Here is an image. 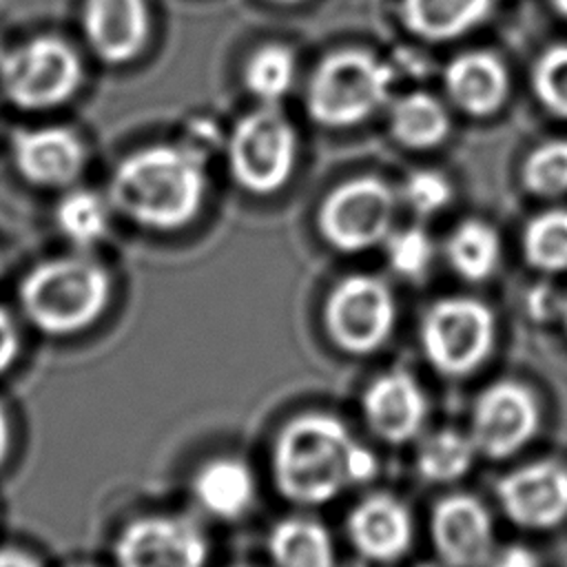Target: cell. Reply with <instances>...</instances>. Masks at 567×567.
Here are the masks:
<instances>
[{
    "mask_svg": "<svg viewBox=\"0 0 567 567\" xmlns=\"http://www.w3.org/2000/svg\"><path fill=\"white\" fill-rule=\"evenodd\" d=\"M377 470V456L328 414H301L288 421L272 447L275 485L297 505L328 503L348 485L372 481Z\"/></svg>",
    "mask_w": 567,
    "mask_h": 567,
    "instance_id": "obj_1",
    "label": "cell"
},
{
    "mask_svg": "<svg viewBox=\"0 0 567 567\" xmlns=\"http://www.w3.org/2000/svg\"><path fill=\"white\" fill-rule=\"evenodd\" d=\"M111 204L140 226L175 230L202 208L204 159L184 144H153L126 155L113 171Z\"/></svg>",
    "mask_w": 567,
    "mask_h": 567,
    "instance_id": "obj_2",
    "label": "cell"
},
{
    "mask_svg": "<svg viewBox=\"0 0 567 567\" xmlns=\"http://www.w3.org/2000/svg\"><path fill=\"white\" fill-rule=\"evenodd\" d=\"M109 272L89 257H58L38 264L20 286V303L47 334L89 328L109 306Z\"/></svg>",
    "mask_w": 567,
    "mask_h": 567,
    "instance_id": "obj_3",
    "label": "cell"
},
{
    "mask_svg": "<svg viewBox=\"0 0 567 567\" xmlns=\"http://www.w3.org/2000/svg\"><path fill=\"white\" fill-rule=\"evenodd\" d=\"M394 73L368 49L328 53L308 82L306 106L317 124L343 128L368 120L390 95Z\"/></svg>",
    "mask_w": 567,
    "mask_h": 567,
    "instance_id": "obj_4",
    "label": "cell"
},
{
    "mask_svg": "<svg viewBox=\"0 0 567 567\" xmlns=\"http://www.w3.org/2000/svg\"><path fill=\"white\" fill-rule=\"evenodd\" d=\"M297 135L275 104L246 113L226 140V159L233 179L248 193L279 190L292 175Z\"/></svg>",
    "mask_w": 567,
    "mask_h": 567,
    "instance_id": "obj_5",
    "label": "cell"
},
{
    "mask_svg": "<svg viewBox=\"0 0 567 567\" xmlns=\"http://www.w3.org/2000/svg\"><path fill=\"white\" fill-rule=\"evenodd\" d=\"M494 339V312L474 297L439 299L421 319L423 354L441 374L474 372L489 357Z\"/></svg>",
    "mask_w": 567,
    "mask_h": 567,
    "instance_id": "obj_6",
    "label": "cell"
},
{
    "mask_svg": "<svg viewBox=\"0 0 567 567\" xmlns=\"http://www.w3.org/2000/svg\"><path fill=\"white\" fill-rule=\"evenodd\" d=\"M78 53L53 35L33 38L0 58V86L20 109L40 111L66 102L80 86Z\"/></svg>",
    "mask_w": 567,
    "mask_h": 567,
    "instance_id": "obj_7",
    "label": "cell"
},
{
    "mask_svg": "<svg viewBox=\"0 0 567 567\" xmlns=\"http://www.w3.org/2000/svg\"><path fill=\"white\" fill-rule=\"evenodd\" d=\"M394 210V190L381 177L361 175L328 193L319 206L317 226L337 250L359 252L388 239Z\"/></svg>",
    "mask_w": 567,
    "mask_h": 567,
    "instance_id": "obj_8",
    "label": "cell"
},
{
    "mask_svg": "<svg viewBox=\"0 0 567 567\" xmlns=\"http://www.w3.org/2000/svg\"><path fill=\"white\" fill-rule=\"evenodd\" d=\"M396 303L390 288L372 275H350L328 295L323 326L330 341L350 354H370L392 334Z\"/></svg>",
    "mask_w": 567,
    "mask_h": 567,
    "instance_id": "obj_9",
    "label": "cell"
},
{
    "mask_svg": "<svg viewBox=\"0 0 567 567\" xmlns=\"http://www.w3.org/2000/svg\"><path fill=\"white\" fill-rule=\"evenodd\" d=\"M538 425L540 410L532 390L516 381H496L474 401L470 439L476 452L507 458L534 439Z\"/></svg>",
    "mask_w": 567,
    "mask_h": 567,
    "instance_id": "obj_10",
    "label": "cell"
},
{
    "mask_svg": "<svg viewBox=\"0 0 567 567\" xmlns=\"http://www.w3.org/2000/svg\"><path fill=\"white\" fill-rule=\"evenodd\" d=\"M115 558L120 567H204L208 543L193 520L153 514L122 529Z\"/></svg>",
    "mask_w": 567,
    "mask_h": 567,
    "instance_id": "obj_11",
    "label": "cell"
},
{
    "mask_svg": "<svg viewBox=\"0 0 567 567\" xmlns=\"http://www.w3.org/2000/svg\"><path fill=\"white\" fill-rule=\"evenodd\" d=\"M505 516L525 529H551L567 518V470L551 461L523 465L496 485Z\"/></svg>",
    "mask_w": 567,
    "mask_h": 567,
    "instance_id": "obj_12",
    "label": "cell"
},
{
    "mask_svg": "<svg viewBox=\"0 0 567 567\" xmlns=\"http://www.w3.org/2000/svg\"><path fill=\"white\" fill-rule=\"evenodd\" d=\"M430 534L447 567H485L494 554V523L487 507L467 494L436 503Z\"/></svg>",
    "mask_w": 567,
    "mask_h": 567,
    "instance_id": "obj_13",
    "label": "cell"
},
{
    "mask_svg": "<svg viewBox=\"0 0 567 567\" xmlns=\"http://www.w3.org/2000/svg\"><path fill=\"white\" fill-rule=\"evenodd\" d=\"M361 410L368 427L379 439L385 443H405L423 430L427 399L412 374L390 370L365 388Z\"/></svg>",
    "mask_w": 567,
    "mask_h": 567,
    "instance_id": "obj_14",
    "label": "cell"
},
{
    "mask_svg": "<svg viewBox=\"0 0 567 567\" xmlns=\"http://www.w3.org/2000/svg\"><path fill=\"white\" fill-rule=\"evenodd\" d=\"M11 155L29 184L47 188L71 184L86 159L80 137L62 126L18 131L11 140Z\"/></svg>",
    "mask_w": 567,
    "mask_h": 567,
    "instance_id": "obj_15",
    "label": "cell"
},
{
    "mask_svg": "<svg viewBox=\"0 0 567 567\" xmlns=\"http://www.w3.org/2000/svg\"><path fill=\"white\" fill-rule=\"evenodd\" d=\"M82 27L100 60L124 64L148 40L146 0H84Z\"/></svg>",
    "mask_w": 567,
    "mask_h": 567,
    "instance_id": "obj_16",
    "label": "cell"
},
{
    "mask_svg": "<svg viewBox=\"0 0 567 567\" xmlns=\"http://www.w3.org/2000/svg\"><path fill=\"white\" fill-rule=\"evenodd\" d=\"M414 536L408 507L390 494H370L348 516V538L368 560L392 563L401 558Z\"/></svg>",
    "mask_w": 567,
    "mask_h": 567,
    "instance_id": "obj_17",
    "label": "cell"
},
{
    "mask_svg": "<svg viewBox=\"0 0 567 567\" xmlns=\"http://www.w3.org/2000/svg\"><path fill=\"white\" fill-rule=\"evenodd\" d=\"M447 97L463 113L487 117L496 113L509 91V75L501 58L489 51H465L443 71Z\"/></svg>",
    "mask_w": 567,
    "mask_h": 567,
    "instance_id": "obj_18",
    "label": "cell"
},
{
    "mask_svg": "<svg viewBox=\"0 0 567 567\" xmlns=\"http://www.w3.org/2000/svg\"><path fill=\"white\" fill-rule=\"evenodd\" d=\"M193 496L197 505L224 520L239 518L255 501V476L250 467L230 456L206 461L193 476Z\"/></svg>",
    "mask_w": 567,
    "mask_h": 567,
    "instance_id": "obj_19",
    "label": "cell"
},
{
    "mask_svg": "<svg viewBox=\"0 0 567 567\" xmlns=\"http://www.w3.org/2000/svg\"><path fill=\"white\" fill-rule=\"evenodd\" d=\"M492 7L494 0H401V18L410 33L445 42L478 27Z\"/></svg>",
    "mask_w": 567,
    "mask_h": 567,
    "instance_id": "obj_20",
    "label": "cell"
},
{
    "mask_svg": "<svg viewBox=\"0 0 567 567\" xmlns=\"http://www.w3.org/2000/svg\"><path fill=\"white\" fill-rule=\"evenodd\" d=\"M450 128V113L432 93L412 91L390 109V133L405 148H434L447 140Z\"/></svg>",
    "mask_w": 567,
    "mask_h": 567,
    "instance_id": "obj_21",
    "label": "cell"
},
{
    "mask_svg": "<svg viewBox=\"0 0 567 567\" xmlns=\"http://www.w3.org/2000/svg\"><path fill=\"white\" fill-rule=\"evenodd\" d=\"M277 567H334V545L328 529L312 518H284L268 536Z\"/></svg>",
    "mask_w": 567,
    "mask_h": 567,
    "instance_id": "obj_22",
    "label": "cell"
},
{
    "mask_svg": "<svg viewBox=\"0 0 567 567\" xmlns=\"http://www.w3.org/2000/svg\"><path fill=\"white\" fill-rule=\"evenodd\" d=\"M450 266L467 281H483L501 264V237L483 219L461 221L445 244Z\"/></svg>",
    "mask_w": 567,
    "mask_h": 567,
    "instance_id": "obj_23",
    "label": "cell"
},
{
    "mask_svg": "<svg viewBox=\"0 0 567 567\" xmlns=\"http://www.w3.org/2000/svg\"><path fill=\"white\" fill-rule=\"evenodd\" d=\"M474 456L476 447L470 436L443 427L421 441L416 450V472L430 483H454L470 472Z\"/></svg>",
    "mask_w": 567,
    "mask_h": 567,
    "instance_id": "obj_24",
    "label": "cell"
},
{
    "mask_svg": "<svg viewBox=\"0 0 567 567\" xmlns=\"http://www.w3.org/2000/svg\"><path fill=\"white\" fill-rule=\"evenodd\" d=\"M55 224L69 241L89 248L109 230V204L86 188H73L58 202Z\"/></svg>",
    "mask_w": 567,
    "mask_h": 567,
    "instance_id": "obj_25",
    "label": "cell"
},
{
    "mask_svg": "<svg viewBox=\"0 0 567 567\" xmlns=\"http://www.w3.org/2000/svg\"><path fill=\"white\" fill-rule=\"evenodd\" d=\"M523 252L536 270H567V208H549L532 217L523 233Z\"/></svg>",
    "mask_w": 567,
    "mask_h": 567,
    "instance_id": "obj_26",
    "label": "cell"
},
{
    "mask_svg": "<svg viewBox=\"0 0 567 567\" xmlns=\"http://www.w3.org/2000/svg\"><path fill=\"white\" fill-rule=\"evenodd\" d=\"M295 82V55L284 44H264L244 66V84L261 104H277Z\"/></svg>",
    "mask_w": 567,
    "mask_h": 567,
    "instance_id": "obj_27",
    "label": "cell"
},
{
    "mask_svg": "<svg viewBox=\"0 0 567 567\" xmlns=\"http://www.w3.org/2000/svg\"><path fill=\"white\" fill-rule=\"evenodd\" d=\"M523 184L540 197L567 193V140H547L523 162Z\"/></svg>",
    "mask_w": 567,
    "mask_h": 567,
    "instance_id": "obj_28",
    "label": "cell"
},
{
    "mask_svg": "<svg viewBox=\"0 0 567 567\" xmlns=\"http://www.w3.org/2000/svg\"><path fill=\"white\" fill-rule=\"evenodd\" d=\"M532 89L551 115L567 120V42L540 53L532 69Z\"/></svg>",
    "mask_w": 567,
    "mask_h": 567,
    "instance_id": "obj_29",
    "label": "cell"
},
{
    "mask_svg": "<svg viewBox=\"0 0 567 567\" xmlns=\"http://www.w3.org/2000/svg\"><path fill=\"white\" fill-rule=\"evenodd\" d=\"M385 250L390 268L408 279L425 275L434 259L432 237L419 226L390 233L385 239Z\"/></svg>",
    "mask_w": 567,
    "mask_h": 567,
    "instance_id": "obj_30",
    "label": "cell"
},
{
    "mask_svg": "<svg viewBox=\"0 0 567 567\" xmlns=\"http://www.w3.org/2000/svg\"><path fill=\"white\" fill-rule=\"evenodd\" d=\"M403 197L419 215H434L452 199L450 179L434 168L412 171L403 184Z\"/></svg>",
    "mask_w": 567,
    "mask_h": 567,
    "instance_id": "obj_31",
    "label": "cell"
},
{
    "mask_svg": "<svg viewBox=\"0 0 567 567\" xmlns=\"http://www.w3.org/2000/svg\"><path fill=\"white\" fill-rule=\"evenodd\" d=\"M182 144L206 162V157L221 144V131L210 120L202 117L188 126V135Z\"/></svg>",
    "mask_w": 567,
    "mask_h": 567,
    "instance_id": "obj_32",
    "label": "cell"
},
{
    "mask_svg": "<svg viewBox=\"0 0 567 567\" xmlns=\"http://www.w3.org/2000/svg\"><path fill=\"white\" fill-rule=\"evenodd\" d=\"M20 350V337L13 319L0 308V372H4Z\"/></svg>",
    "mask_w": 567,
    "mask_h": 567,
    "instance_id": "obj_33",
    "label": "cell"
},
{
    "mask_svg": "<svg viewBox=\"0 0 567 567\" xmlns=\"http://www.w3.org/2000/svg\"><path fill=\"white\" fill-rule=\"evenodd\" d=\"M487 567H538V558L527 547L509 545V547L492 554Z\"/></svg>",
    "mask_w": 567,
    "mask_h": 567,
    "instance_id": "obj_34",
    "label": "cell"
},
{
    "mask_svg": "<svg viewBox=\"0 0 567 567\" xmlns=\"http://www.w3.org/2000/svg\"><path fill=\"white\" fill-rule=\"evenodd\" d=\"M0 567H38V563L18 549H0Z\"/></svg>",
    "mask_w": 567,
    "mask_h": 567,
    "instance_id": "obj_35",
    "label": "cell"
},
{
    "mask_svg": "<svg viewBox=\"0 0 567 567\" xmlns=\"http://www.w3.org/2000/svg\"><path fill=\"white\" fill-rule=\"evenodd\" d=\"M7 445H9V425H7V416H4V412L0 408V463H2L4 454H7Z\"/></svg>",
    "mask_w": 567,
    "mask_h": 567,
    "instance_id": "obj_36",
    "label": "cell"
},
{
    "mask_svg": "<svg viewBox=\"0 0 567 567\" xmlns=\"http://www.w3.org/2000/svg\"><path fill=\"white\" fill-rule=\"evenodd\" d=\"M551 4H554V9H556L560 16L567 18V0H551Z\"/></svg>",
    "mask_w": 567,
    "mask_h": 567,
    "instance_id": "obj_37",
    "label": "cell"
},
{
    "mask_svg": "<svg viewBox=\"0 0 567 567\" xmlns=\"http://www.w3.org/2000/svg\"><path fill=\"white\" fill-rule=\"evenodd\" d=\"M560 317H563V323L567 328V297L563 299V306H560Z\"/></svg>",
    "mask_w": 567,
    "mask_h": 567,
    "instance_id": "obj_38",
    "label": "cell"
},
{
    "mask_svg": "<svg viewBox=\"0 0 567 567\" xmlns=\"http://www.w3.org/2000/svg\"><path fill=\"white\" fill-rule=\"evenodd\" d=\"M416 567H447V565L445 563H421Z\"/></svg>",
    "mask_w": 567,
    "mask_h": 567,
    "instance_id": "obj_39",
    "label": "cell"
},
{
    "mask_svg": "<svg viewBox=\"0 0 567 567\" xmlns=\"http://www.w3.org/2000/svg\"><path fill=\"white\" fill-rule=\"evenodd\" d=\"M275 2H281V4H292V2H299V0H275Z\"/></svg>",
    "mask_w": 567,
    "mask_h": 567,
    "instance_id": "obj_40",
    "label": "cell"
},
{
    "mask_svg": "<svg viewBox=\"0 0 567 567\" xmlns=\"http://www.w3.org/2000/svg\"><path fill=\"white\" fill-rule=\"evenodd\" d=\"M2 55H4V53H2V47H0V58H2Z\"/></svg>",
    "mask_w": 567,
    "mask_h": 567,
    "instance_id": "obj_41",
    "label": "cell"
},
{
    "mask_svg": "<svg viewBox=\"0 0 567 567\" xmlns=\"http://www.w3.org/2000/svg\"><path fill=\"white\" fill-rule=\"evenodd\" d=\"M78 567H89V565H78Z\"/></svg>",
    "mask_w": 567,
    "mask_h": 567,
    "instance_id": "obj_42",
    "label": "cell"
}]
</instances>
